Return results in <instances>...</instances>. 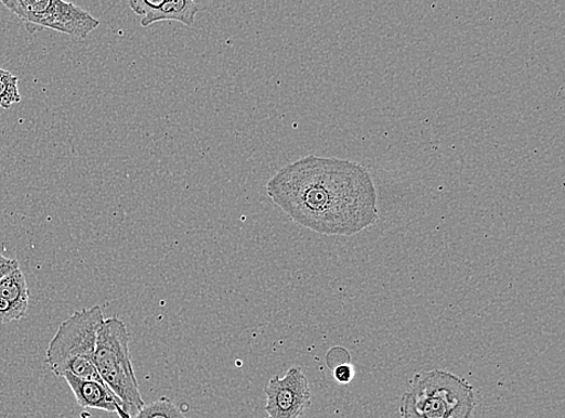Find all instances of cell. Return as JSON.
<instances>
[{"label":"cell","mask_w":565,"mask_h":418,"mask_svg":"<svg viewBox=\"0 0 565 418\" xmlns=\"http://www.w3.org/2000/svg\"><path fill=\"white\" fill-rule=\"evenodd\" d=\"M266 189L296 224L320 234L351 237L379 218L373 178L356 162L309 154L282 167Z\"/></svg>","instance_id":"cell-1"},{"label":"cell","mask_w":565,"mask_h":418,"mask_svg":"<svg viewBox=\"0 0 565 418\" xmlns=\"http://www.w3.org/2000/svg\"><path fill=\"white\" fill-rule=\"evenodd\" d=\"M477 404L475 388L466 378L435 369L414 375L399 414L402 418H471Z\"/></svg>","instance_id":"cell-2"},{"label":"cell","mask_w":565,"mask_h":418,"mask_svg":"<svg viewBox=\"0 0 565 418\" xmlns=\"http://www.w3.org/2000/svg\"><path fill=\"white\" fill-rule=\"evenodd\" d=\"M100 306L75 311L64 320L49 343L45 363L58 377L71 374L103 383L95 364L97 337L104 322Z\"/></svg>","instance_id":"cell-3"},{"label":"cell","mask_w":565,"mask_h":418,"mask_svg":"<svg viewBox=\"0 0 565 418\" xmlns=\"http://www.w3.org/2000/svg\"><path fill=\"white\" fill-rule=\"evenodd\" d=\"M95 364L102 382L124 403L130 416L146 407L130 360L128 329L121 319L104 320L98 332Z\"/></svg>","instance_id":"cell-4"},{"label":"cell","mask_w":565,"mask_h":418,"mask_svg":"<svg viewBox=\"0 0 565 418\" xmlns=\"http://www.w3.org/2000/svg\"><path fill=\"white\" fill-rule=\"evenodd\" d=\"M2 4L24 23L30 33L50 29L85 39L100 25L88 11L62 0H3Z\"/></svg>","instance_id":"cell-5"},{"label":"cell","mask_w":565,"mask_h":418,"mask_svg":"<svg viewBox=\"0 0 565 418\" xmlns=\"http://www.w3.org/2000/svg\"><path fill=\"white\" fill-rule=\"evenodd\" d=\"M263 392L268 418H300L311 407L310 384L299 367L288 369L284 376H273Z\"/></svg>","instance_id":"cell-6"},{"label":"cell","mask_w":565,"mask_h":418,"mask_svg":"<svg viewBox=\"0 0 565 418\" xmlns=\"http://www.w3.org/2000/svg\"><path fill=\"white\" fill-rule=\"evenodd\" d=\"M128 6L141 17L142 28L161 21H178L192 25L201 11L200 4L192 0H129Z\"/></svg>","instance_id":"cell-7"},{"label":"cell","mask_w":565,"mask_h":418,"mask_svg":"<svg viewBox=\"0 0 565 418\" xmlns=\"http://www.w3.org/2000/svg\"><path fill=\"white\" fill-rule=\"evenodd\" d=\"M63 378L71 387L78 407L117 414L120 418H134L124 403L104 383L83 381L71 374Z\"/></svg>","instance_id":"cell-8"},{"label":"cell","mask_w":565,"mask_h":418,"mask_svg":"<svg viewBox=\"0 0 565 418\" xmlns=\"http://www.w3.org/2000/svg\"><path fill=\"white\" fill-rule=\"evenodd\" d=\"M134 418H188L185 414L168 398H161L146 405Z\"/></svg>","instance_id":"cell-9"},{"label":"cell","mask_w":565,"mask_h":418,"mask_svg":"<svg viewBox=\"0 0 565 418\" xmlns=\"http://www.w3.org/2000/svg\"><path fill=\"white\" fill-rule=\"evenodd\" d=\"M20 101L19 77L0 68V108L8 110Z\"/></svg>","instance_id":"cell-10"},{"label":"cell","mask_w":565,"mask_h":418,"mask_svg":"<svg viewBox=\"0 0 565 418\" xmlns=\"http://www.w3.org/2000/svg\"><path fill=\"white\" fill-rule=\"evenodd\" d=\"M28 311L29 310L10 303L7 299L0 298V324H8L12 321L21 320L28 315Z\"/></svg>","instance_id":"cell-11"},{"label":"cell","mask_w":565,"mask_h":418,"mask_svg":"<svg viewBox=\"0 0 565 418\" xmlns=\"http://www.w3.org/2000/svg\"><path fill=\"white\" fill-rule=\"evenodd\" d=\"M332 373L334 381L340 385H349L353 381L354 374H356L351 363L335 365V367L332 368Z\"/></svg>","instance_id":"cell-12"},{"label":"cell","mask_w":565,"mask_h":418,"mask_svg":"<svg viewBox=\"0 0 565 418\" xmlns=\"http://www.w3.org/2000/svg\"><path fill=\"white\" fill-rule=\"evenodd\" d=\"M20 269L19 260L15 258H8L0 254V281L9 276L12 271Z\"/></svg>","instance_id":"cell-13"},{"label":"cell","mask_w":565,"mask_h":418,"mask_svg":"<svg viewBox=\"0 0 565 418\" xmlns=\"http://www.w3.org/2000/svg\"><path fill=\"white\" fill-rule=\"evenodd\" d=\"M77 418H89V415L87 412H84V414H82L81 417H77Z\"/></svg>","instance_id":"cell-14"}]
</instances>
